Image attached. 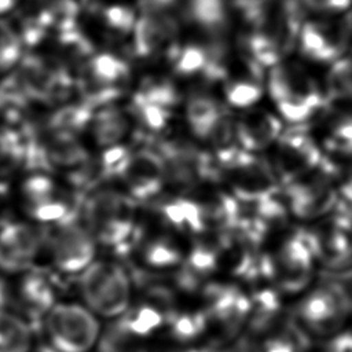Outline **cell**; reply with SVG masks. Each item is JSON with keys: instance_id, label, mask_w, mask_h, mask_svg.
<instances>
[{"instance_id": "cell-2", "label": "cell", "mask_w": 352, "mask_h": 352, "mask_svg": "<svg viewBox=\"0 0 352 352\" xmlns=\"http://www.w3.org/2000/svg\"><path fill=\"white\" fill-rule=\"evenodd\" d=\"M267 85L279 113L289 122L301 124L323 106V96L314 80L294 63L274 66Z\"/></svg>"}, {"instance_id": "cell-26", "label": "cell", "mask_w": 352, "mask_h": 352, "mask_svg": "<svg viewBox=\"0 0 352 352\" xmlns=\"http://www.w3.org/2000/svg\"><path fill=\"white\" fill-rule=\"evenodd\" d=\"M327 91L331 99L352 100V56L333 63L327 74Z\"/></svg>"}, {"instance_id": "cell-18", "label": "cell", "mask_w": 352, "mask_h": 352, "mask_svg": "<svg viewBox=\"0 0 352 352\" xmlns=\"http://www.w3.org/2000/svg\"><path fill=\"white\" fill-rule=\"evenodd\" d=\"M91 125L96 144L106 148L117 146L129 129V121L125 113L111 106H106L95 113Z\"/></svg>"}, {"instance_id": "cell-12", "label": "cell", "mask_w": 352, "mask_h": 352, "mask_svg": "<svg viewBox=\"0 0 352 352\" xmlns=\"http://www.w3.org/2000/svg\"><path fill=\"white\" fill-rule=\"evenodd\" d=\"M177 23L172 14L142 12L133 29V51L140 58L166 52L176 59L180 48L175 43Z\"/></svg>"}, {"instance_id": "cell-31", "label": "cell", "mask_w": 352, "mask_h": 352, "mask_svg": "<svg viewBox=\"0 0 352 352\" xmlns=\"http://www.w3.org/2000/svg\"><path fill=\"white\" fill-rule=\"evenodd\" d=\"M263 95V88L257 78H238L227 84L226 99L234 107H249Z\"/></svg>"}, {"instance_id": "cell-42", "label": "cell", "mask_w": 352, "mask_h": 352, "mask_svg": "<svg viewBox=\"0 0 352 352\" xmlns=\"http://www.w3.org/2000/svg\"><path fill=\"white\" fill-rule=\"evenodd\" d=\"M327 352H352V333L336 334L327 346Z\"/></svg>"}, {"instance_id": "cell-45", "label": "cell", "mask_w": 352, "mask_h": 352, "mask_svg": "<svg viewBox=\"0 0 352 352\" xmlns=\"http://www.w3.org/2000/svg\"><path fill=\"white\" fill-rule=\"evenodd\" d=\"M7 300V287L4 280L0 278V308H3V305L6 304Z\"/></svg>"}, {"instance_id": "cell-9", "label": "cell", "mask_w": 352, "mask_h": 352, "mask_svg": "<svg viewBox=\"0 0 352 352\" xmlns=\"http://www.w3.org/2000/svg\"><path fill=\"white\" fill-rule=\"evenodd\" d=\"M322 153L312 138L300 126L279 136V150L275 158V169L287 184L297 180L305 172L322 164Z\"/></svg>"}, {"instance_id": "cell-24", "label": "cell", "mask_w": 352, "mask_h": 352, "mask_svg": "<svg viewBox=\"0 0 352 352\" xmlns=\"http://www.w3.org/2000/svg\"><path fill=\"white\" fill-rule=\"evenodd\" d=\"M133 102L151 103L170 109L179 102V92L169 80L153 78L143 82L140 89L136 92Z\"/></svg>"}, {"instance_id": "cell-7", "label": "cell", "mask_w": 352, "mask_h": 352, "mask_svg": "<svg viewBox=\"0 0 352 352\" xmlns=\"http://www.w3.org/2000/svg\"><path fill=\"white\" fill-rule=\"evenodd\" d=\"M223 170L228 173L232 192L241 202L254 204L278 192V183L271 169L243 148Z\"/></svg>"}, {"instance_id": "cell-19", "label": "cell", "mask_w": 352, "mask_h": 352, "mask_svg": "<svg viewBox=\"0 0 352 352\" xmlns=\"http://www.w3.org/2000/svg\"><path fill=\"white\" fill-rule=\"evenodd\" d=\"M94 116L95 109L87 102L66 104L50 116L47 129L52 133L76 136L92 122Z\"/></svg>"}, {"instance_id": "cell-44", "label": "cell", "mask_w": 352, "mask_h": 352, "mask_svg": "<svg viewBox=\"0 0 352 352\" xmlns=\"http://www.w3.org/2000/svg\"><path fill=\"white\" fill-rule=\"evenodd\" d=\"M16 0H0V14L10 11L15 6Z\"/></svg>"}, {"instance_id": "cell-11", "label": "cell", "mask_w": 352, "mask_h": 352, "mask_svg": "<svg viewBox=\"0 0 352 352\" xmlns=\"http://www.w3.org/2000/svg\"><path fill=\"white\" fill-rule=\"evenodd\" d=\"M131 197L147 201L161 191L166 180V168L160 153L142 148L131 153L120 176Z\"/></svg>"}, {"instance_id": "cell-3", "label": "cell", "mask_w": 352, "mask_h": 352, "mask_svg": "<svg viewBox=\"0 0 352 352\" xmlns=\"http://www.w3.org/2000/svg\"><path fill=\"white\" fill-rule=\"evenodd\" d=\"M80 292L87 305L100 316L122 315L131 300V283L126 272L114 263H91L80 276Z\"/></svg>"}, {"instance_id": "cell-21", "label": "cell", "mask_w": 352, "mask_h": 352, "mask_svg": "<svg viewBox=\"0 0 352 352\" xmlns=\"http://www.w3.org/2000/svg\"><path fill=\"white\" fill-rule=\"evenodd\" d=\"M32 330L18 315L0 308V352H30Z\"/></svg>"}, {"instance_id": "cell-43", "label": "cell", "mask_w": 352, "mask_h": 352, "mask_svg": "<svg viewBox=\"0 0 352 352\" xmlns=\"http://www.w3.org/2000/svg\"><path fill=\"white\" fill-rule=\"evenodd\" d=\"M341 194L344 199L352 205V166L349 168L341 183Z\"/></svg>"}, {"instance_id": "cell-41", "label": "cell", "mask_w": 352, "mask_h": 352, "mask_svg": "<svg viewBox=\"0 0 352 352\" xmlns=\"http://www.w3.org/2000/svg\"><path fill=\"white\" fill-rule=\"evenodd\" d=\"M304 6L319 12H340L346 10L352 0H302Z\"/></svg>"}, {"instance_id": "cell-13", "label": "cell", "mask_w": 352, "mask_h": 352, "mask_svg": "<svg viewBox=\"0 0 352 352\" xmlns=\"http://www.w3.org/2000/svg\"><path fill=\"white\" fill-rule=\"evenodd\" d=\"M348 36V23L345 22L311 21L302 25L298 41L302 54L309 59L327 62L342 54Z\"/></svg>"}, {"instance_id": "cell-20", "label": "cell", "mask_w": 352, "mask_h": 352, "mask_svg": "<svg viewBox=\"0 0 352 352\" xmlns=\"http://www.w3.org/2000/svg\"><path fill=\"white\" fill-rule=\"evenodd\" d=\"M28 136L25 131L0 125V176H6L26 164Z\"/></svg>"}, {"instance_id": "cell-16", "label": "cell", "mask_w": 352, "mask_h": 352, "mask_svg": "<svg viewBox=\"0 0 352 352\" xmlns=\"http://www.w3.org/2000/svg\"><path fill=\"white\" fill-rule=\"evenodd\" d=\"M128 76L129 67L122 59L111 54H100L89 58L84 87L120 89L117 85L126 81Z\"/></svg>"}, {"instance_id": "cell-38", "label": "cell", "mask_w": 352, "mask_h": 352, "mask_svg": "<svg viewBox=\"0 0 352 352\" xmlns=\"http://www.w3.org/2000/svg\"><path fill=\"white\" fill-rule=\"evenodd\" d=\"M103 19L109 29H111L116 33L125 34L128 32H133L136 25L135 14L131 8L124 6H113L107 7L103 11Z\"/></svg>"}, {"instance_id": "cell-32", "label": "cell", "mask_w": 352, "mask_h": 352, "mask_svg": "<svg viewBox=\"0 0 352 352\" xmlns=\"http://www.w3.org/2000/svg\"><path fill=\"white\" fill-rule=\"evenodd\" d=\"M21 37L7 22L0 21V70L12 67L21 56Z\"/></svg>"}, {"instance_id": "cell-14", "label": "cell", "mask_w": 352, "mask_h": 352, "mask_svg": "<svg viewBox=\"0 0 352 352\" xmlns=\"http://www.w3.org/2000/svg\"><path fill=\"white\" fill-rule=\"evenodd\" d=\"M236 136L246 151L261 150L280 136L282 125L278 117L265 110H252L239 117Z\"/></svg>"}, {"instance_id": "cell-4", "label": "cell", "mask_w": 352, "mask_h": 352, "mask_svg": "<svg viewBox=\"0 0 352 352\" xmlns=\"http://www.w3.org/2000/svg\"><path fill=\"white\" fill-rule=\"evenodd\" d=\"M51 352H89L99 340V322L78 304H55L45 315Z\"/></svg>"}, {"instance_id": "cell-25", "label": "cell", "mask_w": 352, "mask_h": 352, "mask_svg": "<svg viewBox=\"0 0 352 352\" xmlns=\"http://www.w3.org/2000/svg\"><path fill=\"white\" fill-rule=\"evenodd\" d=\"M307 338L296 327L286 326L271 333L258 345L257 352H305Z\"/></svg>"}, {"instance_id": "cell-35", "label": "cell", "mask_w": 352, "mask_h": 352, "mask_svg": "<svg viewBox=\"0 0 352 352\" xmlns=\"http://www.w3.org/2000/svg\"><path fill=\"white\" fill-rule=\"evenodd\" d=\"M326 146L341 154H352V114L341 116L334 121Z\"/></svg>"}, {"instance_id": "cell-27", "label": "cell", "mask_w": 352, "mask_h": 352, "mask_svg": "<svg viewBox=\"0 0 352 352\" xmlns=\"http://www.w3.org/2000/svg\"><path fill=\"white\" fill-rule=\"evenodd\" d=\"M122 319L126 327L140 338L153 334L166 322V316L154 305H142Z\"/></svg>"}, {"instance_id": "cell-28", "label": "cell", "mask_w": 352, "mask_h": 352, "mask_svg": "<svg viewBox=\"0 0 352 352\" xmlns=\"http://www.w3.org/2000/svg\"><path fill=\"white\" fill-rule=\"evenodd\" d=\"M170 333L179 342H190L205 333L209 320L206 312H188L175 315L169 322Z\"/></svg>"}, {"instance_id": "cell-22", "label": "cell", "mask_w": 352, "mask_h": 352, "mask_svg": "<svg viewBox=\"0 0 352 352\" xmlns=\"http://www.w3.org/2000/svg\"><path fill=\"white\" fill-rule=\"evenodd\" d=\"M96 352H148V349L142 338L126 327L124 319H118L100 333Z\"/></svg>"}, {"instance_id": "cell-6", "label": "cell", "mask_w": 352, "mask_h": 352, "mask_svg": "<svg viewBox=\"0 0 352 352\" xmlns=\"http://www.w3.org/2000/svg\"><path fill=\"white\" fill-rule=\"evenodd\" d=\"M54 264L63 272L84 271L95 256V238L74 219L56 224L48 236Z\"/></svg>"}, {"instance_id": "cell-17", "label": "cell", "mask_w": 352, "mask_h": 352, "mask_svg": "<svg viewBox=\"0 0 352 352\" xmlns=\"http://www.w3.org/2000/svg\"><path fill=\"white\" fill-rule=\"evenodd\" d=\"M224 111V107L206 94L192 95L186 104V118L192 133L206 140L216 121Z\"/></svg>"}, {"instance_id": "cell-8", "label": "cell", "mask_w": 352, "mask_h": 352, "mask_svg": "<svg viewBox=\"0 0 352 352\" xmlns=\"http://www.w3.org/2000/svg\"><path fill=\"white\" fill-rule=\"evenodd\" d=\"M322 173L305 180H294L286 187L290 210L301 219H315L330 212L337 204L336 191L329 180L330 165L322 161Z\"/></svg>"}, {"instance_id": "cell-46", "label": "cell", "mask_w": 352, "mask_h": 352, "mask_svg": "<svg viewBox=\"0 0 352 352\" xmlns=\"http://www.w3.org/2000/svg\"><path fill=\"white\" fill-rule=\"evenodd\" d=\"M6 191H7V187H6L3 183H0V197H1L3 194H6Z\"/></svg>"}, {"instance_id": "cell-33", "label": "cell", "mask_w": 352, "mask_h": 352, "mask_svg": "<svg viewBox=\"0 0 352 352\" xmlns=\"http://www.w3.org/2000/svg\"><path fill=\"white\" fill-rule=\"evenodd\" d=\"M30 214L40 223L59 224L74 219L70 206L56 198L30 206Z\"/></svg>"}, {"instance_id": "cell-39", "label": "cell", "mask_w": 352, "mask_h": 352, "mask_svg": "<svg viewBox=\"0 0 352 352\" xmlns=\"http://www.w3.org/2000/svg\"><path fill=\"white\" fill-rule=\"evenodd\" d=\"M131 153L124 146L107 147L100 158V172L104 176H120Z\"/></svg>"}, {"instance_id": "cell-15", "label": "cell", "mask_w": 352, "mask_h": 352, "mask_svg": "<svg viewBox=\"0 0 352 352\" xmlns=\"http://www.w3.org/2000/svg\"><path fill=\"white\" fill-rule=\"evenodd\" d=\"M183 15L210 38H220L230 25L226 0H183Z\"/></svg>"}, {"instance_id": "cell-40", "label": "cell", "mask_w": 352, "mask_h": 352, "mask_svg": "<svg viewBox=\"0 0 352 352\" xmlns=\"http://www.w3.org/2000/svg\"><path fill=\"white\" fill-rule=\"evenodd\" d=\"M323 275L329 279H351L352 278V243L342 254L324 263Z\"/></svg>"}, {"instance_id": "cell-10", "label": "cell", "mask_w": 352, "mask_h": 352, "mask_svg": "<svg viewBox=\"0 0 352 352\" xmlns=\"http://www.w3.org/2000/svg\"><path fill=\"white\" fill-rule=\"evenodd\" d=\"M44 238L41 230L28 223H6L0 228V270L19 272L36 260Z\"/></svg>"}, {"instance_id": "cell-34", "label": "cell", "mask_w": 352, "mask_h": 352, "mask_svg": "<svg viewBox=\"0 0 352 352\" xmlns=\"http://www.w3.org/2000/svg\"><path fill=\"white\" fill-rule=\"evenodd\" d=\"M56 186L54 180L43 173L29 176L22 186V192L32 205L41 204L55 198Z\"/></svg>"}, {"instance_id": "cell-5", "label": "cell", "mask_w": 352, "mask_h": 352, "mask_svg": "<svg viewBox=\"0 0 352 352\" xmlns=\"http://www.w3.org/2000/svg\"><path fill=\"white\" fill-rule=\"evenodd\" d=\"M349 297L338 283H327L312 290L298 305V316L315 336H336L349 312Z\"/></svg>"}, {"instance_id": "cell-36", "label": "cell", "mask_w": 352, "mask_h": 352, "mask_svg": "<svg viewBox=\"0 0 352 352\" xmlns=\"http://www.w3.org/2000/svg\"><path fill=\"white\" fill-rule=\"evenodd\" d=\"M59 48L66 58L73 60L88 58L92 52V45L89 40L76 28L59 33Z\"/></svg>"}, {"instance_id": "cell-1", "label": "cell", "mask_w": 352, "mask_h": 352, "mask_svg": "<svg viewBox=\"0 0 352 352\" xmlns=\"http://www.w3.org/2000/svg\"><path fill=\"white\" fill-rule=\"evenodd\" d=\"M132 199L114 190H98L82 202L87 230L95 241L125 252L138 235L132 217Z\"/></svg>"}, {"instance_id": "cell-23", "label": "cell", "mask_w": 352, "mask_h": 352, "mask_svg": "<svg viewBox=\"0 0 352 352\" xmlns=\"http://www.w3.org/2000/svg\"><path fill=\"white\" fill-rule=\"evenodd\" d=\"M19 296L22 302L33 312H48L55 305L54 289L41 275H26L21 280Z\"/></svg>"}, {"instance_id": "cell-30", "label": "cell", "mask_w": 352, "mask_h": 352, "mask_svg": "<svg viewBox=\"0 0 352 352\" xmlns=\"http://www.w3.org/2000/svg\"><path fill=\"white\" fill-rule=\"evenodd\" d=\"M143 260L153 268H168L180 263L182 253L173 242L165 238H160L148 242L144 246Z\"/></svg>"}, {"instance_id": "cell-37", "label": "cell", "mask_w": 352, "mask_h": 352, "mask_svg": "<svg viewBox=\"0 0 352 352\" xmlns=\"http://www.w3.org/2000/svg\"><path fill=\"white\" fill-rule=\"evenodd\" d=\"M135 113L138 114L142 124L154 132L162 131L169 124L172 111L168 107H162L158 104L151 103H142V102H133Z\"/></svg>"}, {"instance_id": "cell-29", "label": "cell", "mask_w": 352, "mask_h": 352, "mask_svg": "<svg viewBox=\"0 0 352 352\" xmlns=\"http://www.w3.org/2000/svg\"><path fill=\"white\" fill-rule=\"evenodd\" d=\"M220 249H221V236L216 243L199 242L192 248L183 267H186L194 275L202 278L204 275L212 272L217 267Z\"/></svg>"}]
</instances>
